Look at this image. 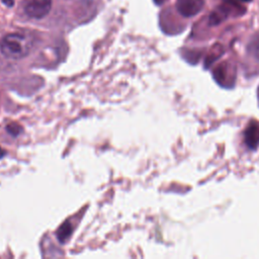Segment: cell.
<instances>
[{"label": "cell", "mask_w": 259, "mask_h": 259, "mask_svg": "<svg viewBox=\"0 0 259 259\" xmlns=\"http://www.w3.org/2000/svg\"><path fill=\"white\" fill-rule=\"evenodd\" d=\"M245 8L239 5L237 2L233 0H224L222 5L218 8V10L213 11L209 17V23L215 25L220 23L225 17H228L230 14L238 15L244 13Z\"/></svg>", "instance_id": "cell-2"}, {"label": "cell", "mask_w": 259, "mask_h": 259, "mask_svg": "<svg viewBox=\"0 0 259 259\" xmlns=\"http://www.w3.org/2000/svg\"><path fill=\"white\" fill-rule=\"evenodd\" d=\"M52 8V0H28L24 4V12L34 19L44 18Z\"/></svg>", "instance_id": "cell-3"}, {"label": "cell", "mask_w": 259, "mask_h": 259, "mask_svg": "<svg viewBox=\"0 0 259 259\" xmlns=\"http://www.w3.org/2000/svg\"><path fill=\"white\" fill-rule=\"evenodd\" d=\"M73 231L72 225L69 222H65L61 225L59 230L57 231V238L61 243H65L71 236Z\"/></svg>", "instance_id": "cell-6"}, {"label": "cell", "mask_w": 259, "mask_h": 259, "mask_svg": "<svg viewBox=\"0 0 259 259\" xmlns=\"http://www.w3.org/2000/svg\"><path fill=\"white\" fill-rule=\"evenodd\" d=\"M204 6L203 0H177L176 9L184 17H191L198 14Z\"/></svg>", "instance_id": "cell-4"}, {"label": "cell", "mask_w": 259, "mask_h": 259, "mask_svg": "<svg viewBox=\"0 0 259 259\" xmlns=\"http://www.w3.org/2000/svg\"><path fill=\"white\" fill-rule=\"evenodd\" d=\"M32 48L31 38L23 33L14 32L5 35L0 42L2 55L8 59L19 60L26 57Z\"/></svg>", "instance_id": "cell-1"}, {"label": "cell", "mask_w": 259, "mask_h": 259, "mask_svg": "<svg viewBox=\"0 0 259 259\" xmlns=\"http://www.w3.org/2000/svg\"><path fill=\"white\" fill-rule=\"evenodd\" d=\"M6 130L12 136H17L20 133V126L17 123H10V124H8Z\"/></svg>", "instance_id": "cell-8"}, {"label": "cell", "mask_w": 259, "mask_h": 259, "mask_svg": "<svg viewBox=\"0 0 259 259\" xmlns=\"http://www.w3.org/2000/svg\"><path fill=\"white\" fill-rule=\"evenodd\" d=\"M242 1H244V2H249V1H251V0H242Z\"/></svg>", "instance_id": "cell-11"}, {"label": "cell", "mask_w": 259, "mask_h": 259, "mask_svg": "<svg viewBox=\"0 0 259 259\" xmlns=\"http://www.w3.org/2000/svg\"><path fill=\"white\" fill-rule=\"evenodd\" d=\"M165 1H166V0H154V2H155L157 5H161V4H163Z\"/></svg>", "instance_id": "cell-10"}, {"label": "cell", "mask_w": 259, "mask_h": 259, "mask_svg": "<svg viewBox=\"0 0 259 259\" xmlns=\"http://www.w3.org/2000/svg\"><path fill=\"white\" fill-rule=\"evenodd\" d=\"M2 1L8 7H12L14 5V0H2Z\"/></svg>", "instance_id": "cell-9"}, {"label": "cell", "mask_w": 259, "mask_h": 259, "mask_svg": "<svg viewBox=\"0 0 259 259\" xmlns=\"http://www.w3.org/2000/svg\"><path fill=\"white\" fill-rule=\"evenodd\" d=\"M248 52L252 57L259 61V34L255 35L248 45Z\"/></svg>", "instance_id": "cell-7"}, {"label": "cell", "mask_w": 259, "mask_h": 259, "mask_svg": "<svg viewBox=\"0 0 259 259\" xmlns=\"http://www.w3.org/2000/svg\"><path fill=\"white\" fill-rule=\"evenodd\" d=\"M245 142L250 149H255L259 145V124L251 122L245 131Z\"/></svg>", "instance_id": "cell-5"}]
</instances>
